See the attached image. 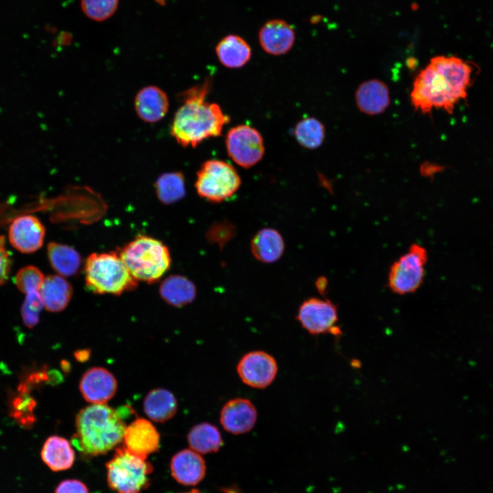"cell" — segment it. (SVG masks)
Masks as SVG:
<instances>
[{"label": "cell", "mask_w": 493, "mask_h": 493, "mask_svg": "<svg viewBox=\"0 0 493 493\" xmlns=\"http://www.w3.org/2000/svg\"><path fill=\"white\" fill-rule=\"evenodd\" d=\"M475 66L456 56L438 55L415 77L412 105L422 114L441 109L452 114L466 100L475 76Z\"/></svg>", "instance_id": "obj_1"}, {"label": "cell", "mask_w": 493, "mask_h": 493, "mask_svg": "<svg viewBox=\"0 0 493 493\" xmlns=\"http://www.w3.org/2000/svg\"><path fill=\"white\" fill-rule=\"evenodd\" d=\"M211 81L194 86L181 94L182 104L175 114L171 134L183 147H195L203 140L221 135L229 122L218 105L205 101Z\"/></svg>", "instance_id": "obj_2"}, {"label": "cell", "mask_w": 493, "mask_h": 493, "mask_svg": "<svg viewBox=\"0 0 493 493\" xmlns=\"http://www.w3.org/2000/svg\"><path fill=\"white\" fill-rule=\"evenodd\" d=\"M121 408L105 403L92 404L81 409L75 418L73 445L83 455H103L123 441L126 425Z\"/></svg>", "instance_id": "obj_3"}, {"label": "cell", "mask_w": 493, "mask_h": 493, "mask_svg": "<svg viewBox=\"0 0 493 493\" xmlns=\"http://www.w3.org/2000/svg\"><path fill=\"white\" fill-rule=\"evenodd\" d=\"M131 276L138 281H157L170 266L168 249L161 241L138 236L117 252Z\"/></svg>", "instance_id": "obj_4"}, {"label": "cell", "mask_w": 493, "mask_h": 493, "mask_svg": "<svg viewBox=\"0 0 493 493\" xmlns=\"http://www.w3.org/2000/svg\"><path fill=\"white\" fill-rule=\"evenodd\" d=\"M84 271L86 287L95 294L119 295L138 286L117 252L92 253Z\"/></svg>", "instance_id": "obj_5"}, {"label": "cell", "mask_w": 493, "mask_h": 493, "mask_svg": "<svg viewBox=\"0 0 493 493\" xmlns=\"http://www.w3.org/2000/svg\"><path fill=\"white\" fill-rule=\"evenodd\" d=\"M107 480L115 493H140L149 485L152 465L147 459L129 451L124 446L116 448L106 464Z\"/></svg>", "instance_id": "obj_6"}, {"label": "cell", "mask_w": 493, "mask_h": 493, "mask_svg": "<svg viewBox=\"0 0 493 493\" xmlns=\"http://www.w3.org/2000/svg\"><path fill=\"white\" fill-rule=\"evenodd\" d=\"M240 184L239 174L233 166L222 160H209L197 171L194 186L200 197L219 203L233 196Z\"/></svg>", "instance_id": "obj_7"}, {"label": "cell", "mask_w": 493, "mask_h": 493, "mask_svg": "<svg viewBox=\"0 0 493 493\" xmlns=\"http://www.w3.org/2000/svg\"><path fill=\"white\" fill-rule=\"evenodd\" d=\"M427 259L424 247L412 244L390 266L388 277L390 290L400 295L415 292L423 282Z\"/></svg>", "instance_id": "obj_8"}, {"label": "cell", "mask_w": 493, "mask_h": 493, "mask_svg": "<svg viewBox=\"0 0 493 493\" xmlns=\"http://www.w3.org/2000/svg\"><path fill=\"white\" fill-rule=\"evenodd\" d=\"M296 319L311 335L330 333L336 337L342 334L338 325V307L329 299L312 297L304 301L299 308Z\"/></svg>", "instance_id": "obj_9"}, {"label": "cell", "mask_w": 493, "mask_h": 493, "mask_svg": "<svg viewBox=\"0 0 493 493\" xmlns=\"http://www.w3.org/2000/svg\"><path fill=\"white\" fill-rule=\"evenodd\" d=\"M225 144L229 156L239 166L247 168L259 162L264 154L260 133L247 125L231 128L227 134Z\"/></svg>", "instance_id": "obj_10"}, {"label": "cell", "mask_w": 493, "mask_h": 493, "mask_svg": "<svg viewBox=\"0 0 493 493\" xmlns=\"http://www.w3.org/2000/svg\"><path fill=\"white\" fill-rule=\"evenodd\" d=\"M237 372L246 385L262 389L274 381L278 370L275 359L266 352L251 351L240 359Z\"/></svg>", "instance_id": "obj_11"}, {"label": "cell", "mask_w": 493, "mask_h": 493, "mask_svg": "<svg viewBox=\"0 0 493 493\" xmlns=\"http://www.w3.org/2000/svg\"><path fill=\"white\" fill-rule=\"evenodd\" d=\"M45 236L44 225L32 215L20 216L9 227V241L21 253H31L38 251L42 246Z\"/></svg>", "instance_id": "obj_12"}, {"label": "cell", "mask_w": 493, "mask_h": 493, "mask_svg": "<svg viewBox=\"0 0 493 493\" xmlns=\"http://www.w3.org/2000/svg\"><path fill=\"white\" fill-rule=\"evenodd\" d=\"M118 383L114 375L102 367H92L82 375L79 388L83 398L92 404H103L116 394Z\"/></svg>", "instance_id": "obj_13"}, {"label": "cell", "mask_w": 493, "mask_h": 493, "mask_svg": "<svg viewBox=\"0 0 493 493\" xmlns=\"http://www.w3.org/2000/svg\"><path fill=\"white\" fill-rule=\"evenodd\" d=\"M124 446L131 453L147 459L160 447V436L154 425L148 420L137 418L126 427Z\"/></svg>", "instance_id": "obj_14"}, {"label": "cell", "mask_w": 493, "mask_h": 493, "mask_svg": "<svg viewBox=\"0 0 493 493\" xmlns=\"http://www.w3.org/2000/svg\"><path fill=\"white\" fill-rule=\"evenodd\" d=\"M257 410L247 399L236 398L228 401L220 414V422L224 429L234 435L250 431L257 420Z\"/></svg>", "instance_id": "obj_15"}, {"label": "cell", "mask_w": 493, "mask_h": 493, "mask_svg": "<svg viewBox=\"0 0 493 493\" xmlns=\"http://www.w3.org/2000/svg\"><path fill=\"white\" fill-rule=\"evenodd\" d=\"M260 46L268 54L280 55L288 53L295 40L293 27L281 19H273L265 23L259 31Z\"/></svg>", "instance_id": "obj_16"}, {"label": "cell", "mask_w": 493, "mask_h": 493, "mask_svg": "<svg viewBox=\"0 0 493 493\" xmlns=\"http://www.w3.org/2000/svg\"><path fill=\"white\" fill-rule=\"evenodd\" d=\"M355 102L362 113L375 116L382 114L390 103L388 86L377 79H371L362 83L355 92Z\"/></svg>", "instance_id": "obj_17"}, {"label": "cell", "mask_w": 493, "mask_h": 493, "mask_svg": "<svg viewBox=\"0 0 493 493\" xmlns=\"http://www.w3.org/2000/svg\"><path fill=\"white\" fill-rule=\"evenodd\" d=\"M173 478L185 485H194L204 477L205 463L199 453L192 449H184L176 453L170 462Z\"/></svg>", "instance_id": "obj_18"}, {"label": "cell", "mask_w": 493, "mask_h": 493, "mask_svg": "<svg viewBox=\"0 0 493 493\" xmlns=\"http://www.w3.org/2000/svg\"><path fill=\"white\" fill-rule=\"evenodd\" d=\"M166 94L155 86L144 87L139 90L134 100V107L139 118L147 123L162 120L168 109Z\"/></svg>", "instance_id": "obj_19"}, {"label": "cell", "mask_w": 493, "mask_h": 493, "mask_svg": "<svg viewBox=\"0 0 493 493\" xmlns=\"http://www.w3.org/2000/svg\"><path fill=\"white\" fill-rule=\"evenodd\" d=\"M284 248L285 244L281 234L271 228L260 230L251 242L253 255L264 263L277 261L283 255Z\"/></svg>", "instance_id": "obj_20"}, {"label": "cell", "mask_w": 493, "mask_h": 493, "mask_svg": "<svg viewBox=\"0 0 493 493\" xmlns=\"http://www.w3.org/2000/svg\"><path fill=\"white\" fill-rule=\"evenodd\" d=\"M143 409L153 421L164 422L172 418L177 410V401L174 394L164 388L151 390L144 399Z\"/></svg>", "instance_id": "obj_21"}, {"label": "cell", "mask_w": 493, "mask_h": 493, "mask_svg": "<svg viewBox=\"0 0 493 493\" xmlns=\"http://www.w3.org/2000/svg\"><path fill=\"white\" fill-rule=\"evenodd\" d=\"M216 53L223 66L236 68L243 66L249 62L251 56V49L242 37L229 34L217 44Z\"/></svg>", "instance_id": "obj_22"}, {"label": "cell", "mask_w": 493, "mask_h": 493, "mask_svg": "<svg viewBox=\"0 0 493 493\" xmlns=\"http://www.w3.org/2000/svg\"><path fill=\"white\" fill-rule=\"evenodd\" d=\"M41 457L53 471H62L70 468L75 461V452L70 442L58 435H51L45 442Z\"/></svg>", "instance_id": "obj_23"}, {"label": "cell", "mask_w": 493, "mask_h": 493, "mask_svg": "<svg viewBox=\"0 0 493 493\" xmlns=\"http://www.w3.org/2000/svg\"><path fill=\"white\" fill-rule=\"evenodd\" d=\"M40 294L46 309L51 312H59L68 305L73 289L61 275H52L45 277Z\"/></svg>", "instance_id": "obj_24"}, {"label": "cell", "mask_w": 493, "mask_h": 493, "mask_svg": "<svg viewBox=\"0 0 493 493\" xmlns=\"http://www.w3.org/2000/svg\"><path fill=\"white\" fill-rule=\"evenodd\" d=\"M161 297L169 305L180 307L192 303L197 295L194 284L181 275L166 278L160 286Z\"/></svg>", "instance_id": "obj_25"}, {"label": "cell", "mask_w": 493, "mask_h": 493, "mask_svg": "<svg viewBox=\"0 0 493 493\" xmlns=\"http://www.w3.org/2000/svg\"><path fill=\"white\" fill-rule=\"evenodd\" d=\"M47 256L53 270L61 276H73L79 270L81 257L70 246L51 242L47 245Z\"/></svg>", "instance_id": "obj_26"}, {"label": "cell", "mask_w": 493, "mask_h": 493, "mask_svg": "<svg viewBox=\"0 0 493 493\" xmlns=\"http://www.w3.org/2000/svg\"><path fill=\"white\" fill-rule=\"evenodd\" d=\"M191 449L199 454L218 451L223 444L218 428L208 422H201L192 427L187 435Z\"/></svg>", "instance_id": "obj_27"}, {"label": "cell", "mask_w": 493, "mask_h": 493, "mask_svg": "<svg viewBox=\"0 0 493 493\" xmlns=\"http://www.w3.org/2000/svg\"><path fill=\"white\" fill-rule=\"evenodd\" d=\"M155 189L160 202L176 203L186 195L184 177L180 172L164 173L157 179Z\"/></svg>", "instance_id": "obj_28"}, {"label": "cell", "mask_w": 493, "mask_h": 493, "mask_svg": "<svg viewBox=\"0 0 493 493\" xmlns=\"http://www.w3.org/2000/svg\"><path fill=\"white\" fill-rule=\"evenodd\" d=\"M294 132L299 144L309 149L318 148L325 137L324 125L314 117H307L300 121L296 125Z\"/></svg>", "instance_id": "obj_29"}, {"label": "cell", "mask_w": 493, "mask_h": 493, "mask_svg": "<svg viewBox=\"0 0 493 493\" xmlns=\"http://www.w3.org/2000/svg\"><path fill=\"white\" fill-rule=\"evenodd\" d=\"M80 2L84 14L98 22L110 18L118 6V0H81Z\"/></svg>", "instance_id": "obj_30"}, {"label": "cell", "mask_w": 493, "mask_h": 493, "mask_svg": "<svg viewBox=\"0 0 493 493\" xmlns=\"http://www.w3.org/2000/svg\"><path fill=\"white\" fill-rule=\"evenodd\" d=\"M45 277L42 273L34 266H27L20 269L14 277L16 287L27 294L40 292Z\"/></svg>", "instance_id": "obj_31"}, {"label": "cell", "mask_w": 493, "mask_h": 493, "mask_svg": "<svg viewBox=\"0 0 493 493\" xmlns=\"http://www.w3.org/2000/svg\"><path fill=\"white\" fill-rule=\"evenodd\" d=\"M44 307L40 292L27 294L21 307L23 323L29 328L35 327L40 320V314Z\"/></svg>", "instance_id": "obj_32"}, {"label": "cell", "mask_w": 493, "mask_h": 493, "mask_svg": "<svg viewBox=\"0 0 493 493\" xmlns=\"http://www.w3.org/2000/svg\"><path fill=\"white\" fill-rule=\"evenodd\" d=\"M12 402V415L23 426L29 427L34 422V400L22 390Z\"/></svg>", "instance_id": "obj_33"}, {"label": "cell", "mask_w": 493, "mask_h": 493, "mask_svg": "<svg viewBox=\"0 0 493 493\" xmlns=\"http://www.w3.org/2000/svg\"><path fill=\"white\" fill-rule=\"evenodd\" d=\"M12 266V259L5 247V238L0 236V286L9 277Z\"/></svg>", "instance_id": "obj_34"}, {"label": "cell", "mask_w": 493, "mask_h": 493, "mask_svg": "<svg viewBox=\"0 0 493 493\" xmlns=\"http://www.w3.org/2000/svg\"><path fill=\"white\" fill-rule=\"evenodd\" d=\"M55 493H89L86 485L77 479H67L57 486Z\"/></svg>", "instance_id": "obj_35"}, {"label": "cell", "mask_w": 493, "mask_h": 493, "mask_svg": "<svg viewBox=\"0 0 493 493\" xmlns=\"http://www.w3.org/2000/svg\"><path fill=\"white\" fill-rule=\"evenodd\" d=\"M441 169L442 167L440 166L429 164L426 165H422L421 166L420 170L422 175L429 176L439 172L440 170H441Z\"/></svg>", "instance_id": "obj_36"}, {"label": "cell", "mask_w": 493, "mask_h": 493, "mask_svg": "<svg viewBox=\"0 0 493 493\" xmlns=\"http://www.w3.org/2000/svg\"><path fill=\"white\" fill-rule=\"evenodd\" d=\"M328 281L327 279L324 277H320L318 279L316 283V286L317 288L318 291L323 294H325L327 288Z\"/></svg>", "instance_id": "obj_37"}, {"label": "cell", "mask_w": 493, "mask_h": 493, "mask_svg": "<svg viewBox=\"0 0 493 493\" xmlns=\"http://www.w3.org/2000/svg\"><path fill=\"white\" fill-rule=\"evenodd\" d=\"M184 493H201V492L197 490H192L189 492H184Z\"/></svg>", "instance_id": "obj_38"}]
</instances>
